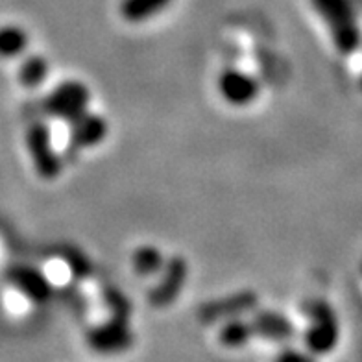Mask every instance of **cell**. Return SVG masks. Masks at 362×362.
<instances>
[{
    "label": "cell",
    "mask_w": 362,
    "mask_h": 362,
    "mask_svg": "<svg viewBox=\"0 0 362 362\" xmlns=\"http://www.w3.org/2000/svg\"><path fill=\"white\" fill-rule=\"evenodd\" d=\"M105 301L107 305L113 309V316H120V318H128L129 316V303L124 296L117 291H110L105 294Z\"/></svg>",
    "instance_id": "18"
},
{
    "label": "cell",
    "mask_w": 362,
    "mask_h": 362,
    "mask_svg": "<svg viewBox=\"0 0 362 362\" xmlns=\"http://www.w3.org/2000/svg\"><path fill=\"white\" fill-rule=\"evenodd\" d=\"M257 294L250 291H240L229 294L226 298L205 303L200 309V318L204 322H218V320L237 318L257 307Z\"/></svg>",
    "instance_id": "8"
},
{
    "label": "cell",
    "mask_w": 362,
    "mask_h": 362,
    "mask_svg": "<svg viewBox=\"0 0 362 362\" xmlns=\"http://www.w3.org/2000/svg\"><path fill=\"white\" fill-rule=\"evenodd\" d=\"M305 315L309 318L303 334L305 348L316 357L333 353L340 340V324L333 307L324 300L307 301Z\"/></svg>",
    "instance_id": "2"
},
{
    "label": "cell",
    "mask_w": 362,
    "mask_h": 362,
    "mask_svg": "<svg viewBox=\"0 0 362 362\" xmlns=\"http://www.w3.org/2000/svg\"><path fill=\"white\" fill-rule=\"evenodd\" d=\"M28 47V34L26 30L17 24H6L0 26V57L2 59H13Z\"/></svg>",
    "instance_id": "14"
},
{
    "label": "cell",
    "mask_w": 362,
    "mask_h": 362,
    "mask_svg": "<svg viewBox=\"0 0 362 362\" xmlns=\"http://www.w3.org/2000/svg\"><path fill=\"white\" fill-rule=\"evenodd\" d=\"M216 87H218L220 96L228 104L237 105V107H244V105L255 102L259 90H261L255 78L238 71V69H226L218 76Z\"/></svg>",
    "instance_id": "6"
},
{
    "label": "cell",
    "mask_w": 362,
    "mask_h": 362,
    "mask_svg": "<svg viewBox=\"0 0 362 362\" xmlns=\"http://www.w3.org/2000/svg\"><path fill=\"white\" fill-rule=\"evenodd\" d=\"M69 124H71V129H69L71 144L76 148L98 146L107 137V132H110L107 120L100 115L90 113V111L81 113L80 117L71 120Z\"/></svg>",
    "instance_id": "10"
},
{
    "label": "cell",
    "mask_w": 362,
    "mask_h": 362,
    "mask_svg": "<svg viewBox=\"0 0 362 362\" xmlns=\"http://www.w3.org/2000/svg\"><path fill=\"white\" fill-rule=\"evenodd\" d=\"M361 272H362V264H361Z\"/></svg>",
    "instance_id": "20"
},
{
    "label": "cell",
    "mask_w": 362,
    "mask_h": 362,
    "mask_svg": "<svg viewBox=\"0 0 362 362\" xmlns=\"http://www.w3.org/2000/svg\"><path fill=\"white\" fill-rule=\"evenodd\" d=\"M87 344L93 351L100 355H117L132 348L134 333L128 325V318L113 316L104 324L96 325L87 333Z\"/></svg>",
    "instance_id": "5"
},
{
    "label": "cell",
    "mask_w": 362,
    "mask_h": 362,
    "mask_svg": "<svg viewBox=\"0 0 362 362\" xmlns=\"http://www.w3.org/2000/svg\"><path fill=\"white\" fill-rule=\"evenodd\" d=\"M253 337H255V331H253L252 322H246V320H243L240 316H237V318H229L228 322L222 325L218 340L222 346H226V348L235 349L246 346Z\"/></svg>",
    "instance_id": "13"
},
{
    "label": "cell",
    "mask_w": 362,
    "mask_h": 362,
    "mask_svg": "<svg viewBox=\"0 0 362 362\" xmlns=\"http://www.w3.org/2000/svg\"><path fill=\"white\" fill-rule=\"evenodd\" d=\"M134 268L141 276H152L156 272L163 270L165 267V259L163 253L156 246H141L134 252Z\"/></svg>",
    "instance_id": "16"
},
{
    "label": "cell",
    "mask_w": 362,
    "mask_h": 362,
    "mask_svg": "<svg viewBox=\"0 0 362 362\" xmlns=\"http://www.w3.org/2000/svg\"><path fill=\"white\" fill-rule=\"evenodd\" d=\"M255 337H261L270 342H288L294 339L296 329L292 322L276 310H259L252 320Z\"/></svg>",
    "instance_id": "11"
},
{
    "label": "cell",
    "mask_w": 362,
    "mask_h": 362,
    "mask_svg": "<svg viewBox=\"0 0 362 362\" xmlns=\"http://www.w3.org/2000/svg\"><path fill=\"white\" fill-rule=\"evenodd\" d=\"M310 4L325 23L334 48L342 56L355 54L362 47V28L353 0H310Z\"/></svg>",
    "instance_id": "1"
},
{
    "label": "cell",
    "mask_w": 362,
    "mask_h": 362,
    "mask_svg": "<svg viewBox=\"0 0 362 362\" xmlns=\"http://www.w3.org/2000/svg\"><path fill=\"white\" fill-rule=\"evenodd\" d=\"M274 362H316V355H313L309 349L283 348L274 357Z\"/></svg>",
    "instance_id": "17"
},
{
    "label": "cell",
    "mask_w": 362,
    "mask_h": 362,
    "mask_svg": "<svg viewBox=\"0 0 362 362\" xmlns=\"http://www.w3.org/2000/svg\"><path fill=\"white\" fill-rule=\"evenodd\" d=\"M26 148L35 172L43 180H56L62 174V159L54 148L52 134L43 122H35L26 132Z\"/></svg>",
    "instance_id": "4"
},
{
    "label": "cell",
    "mask_w": 362,
    "mask_h": 362,
    "mask_svg": "<svg viewBox=\"0 0 362 362\" xmlns=\"http://www.w3.org/2000/svg\"><path fill=\"white\" fill-rule=\"evenodd\" d=\"M6 277L17 291L23 292L28 300L35 301V303H43L52 294V285L37 268L23 267V264L11 267Z\"/></svg>",
    "instance_id": "9"
},
{
    "label": "cell",
    "mask_w": 362,
    "mask_h": 362,
    "mask_svg": "<svg viewBox=\"0 0 362 362\" xmlns=\"http://www.w3.org/2000/svg\"><path fill=\"white\" fill-rule=\"evenodd\" d=\"M187 274H189V268H187V262L183 257H172L170 261L165 262L161 281L156 285V288L150 294V301L153 305H170L172 301L180 296L183 285H185Z\"/></svg>",
    "instance_id": "7"
},
{
    "label": "cell",
    "mask_w": 362,
    "mask_h": 362,
    "mask_svg": "<svg viewBox=\"0 0 362 362\" xmlns=\"http://www.w3.org/2000/svg\"><path fill=\"white\" fill-rule=\"evenodd\" d=\"M90 102V90L80 80H67L54 87L45 100V110L50 117L62 120H74L86 113Z\"/></svg>",
    "instance_id": "3"
},
{
    "label": "cell",
    "mask_w": 362,
    "mask_h": 362,
    "mask_svg": "<svg viewBox=\"0 0 362 362\" xmlns=\"http://www.w3.org/2000/svg\"><path fill=\"white\" fill-rule=\"evenodd\" d=\"M361 89H362V76H361Z\"/></svg>",
    "instance_id": "19"
},
{
    "label": "cell",
    "mask_w": 362,
    "mask_h": 362,
    "mask_svg": "<svg viewBox=\"0 0 362 362\" xmlns=\"http://www.w3.org/2000/svg\"><path fill=\"white\" fill-rule=\"evenodd\" d=\"M48 76V62L43 56H28L19 69V81L26 89H35L47 80Z\"/></svg>",
    "instance_id": "15"
},
{
    "label": "cell",
    "mask_w": 362,
    "mask_h": 362,
    "mask_svg": "<svg viewBox=\"0 0 362 362\" xmlns=\"http://www.w3.org/2000/svg\"><path fill=\"white\" fill-rule=\"evenodd\" d=\"M174 0H122L119 11L122 19L132 24L144 23L167 10Z\"/></svg>",
    "instance_id": "12"
}]
</instances>
